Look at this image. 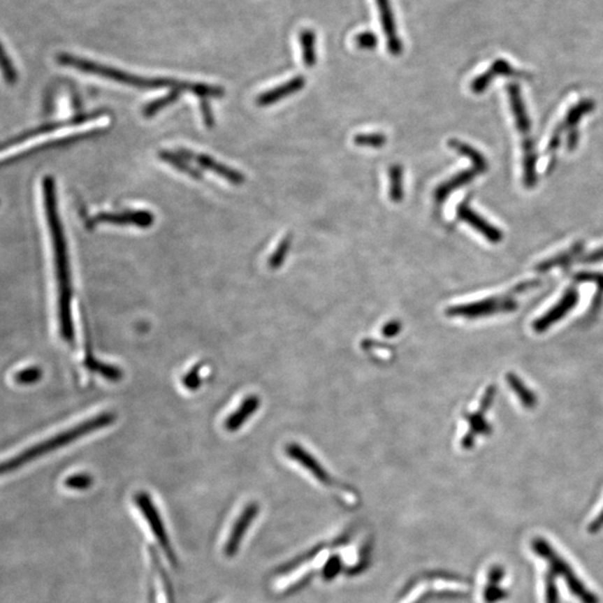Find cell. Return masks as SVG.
Returning <instances> with one entry per match:
<instances>
[{"mask_svg": "<svg viewBox=\"0 0 603 603\" xmlns=\"http://www.w3.org/2000/svg\"><path fill=\"white\" fill-rule=\"evenodd\" d=\"M106 115V110H96V111L89 112V113H82V115H75L64 121H57V122L46 123V124L41 125L37 128L31 129V130L22 132L20 136H14L10 140L6 142L3 145V150L5 151L7 147H13L15 145H20L28 140L34 139L36 136H43V134L52 133L54 131H59L61 129L67 128V126H75V125L84 124V123L89 122V121L96 120L102 115Z\"/></svg>", "mask_w": 603, "mask_h": 603, "instance_id": "obj_7", "label": "cell"}, {"mask_svg": "<svg viewBox=\"0 0 603 603\" xmlns=\"http://www.w3.org/2000/svg\"><path fill=\"white\" fill-rule=\"evenodd\" d=\"M505 597V591L502 588L498 587V586L487 584L486 589L484 591V598H485V601L487 603L497 602V601L502 600Z\"/></svg>", "mask_w": 603, "mask_h": 603, "instance_id": "obj_38", "label": "cell"}, {"mask_svg": "<svg viewBox=\"0 0 603 603\" xmlns=\"http://www.w3.org/2000/svg\"><path fill=\"white\" fill-rule=\"evenodd\" d=\"M94 479L92 475L87 473H78L71 475L65 479L64 485L72 491H87L92 487Z\"/></svg>", "mask_w": 603, "mask_h": 603, "instance_id": "obj_32", "label": "cell"}, {"mask_svg": "<svg viewBox=\"0 0 603 603\" xmlns=\"http://www.w3.org/2000/svg\"><path fill=\"white\" fill-rule=\"evenodd\" d=\"M479 173V170L472 168V169L464 170V171L457 173L456 175H453L449 180L445 181L444 184H440L437 188L436 191H435V201L437 203H444L446 198L451 195L453 190L459 189L460 187L470 184V181L473 180Z\"/></svg>", "mask_w": 603, "mask_h": 603, "instance_id": "obj_20", "label": "cell"}, {"mask_svg": "<svg viewBox=\"0 0 603 603\" xmlns=\"http://www.w3.org/2000/svg\"><path fill=\"white\" fill-rule=\"evenodd\" d=\"M201 115H203V122L208 128H212L215 125V117L212 115V108L209 106L206 99H201Z\"/></svg>", "mask_w": 603, "mask_h": 603, "instance_id": "obj_43", "label": "cell"}, {"mask_svg": "<svg viewBox=\"0 0 603 603\" xmlns=\"http://www.w3.org/2000/svg\"><path fill=\"white\" fill-rule=\"evenodd\" d=\"M154 223V216L147 210H126L122 212H99L87 221V228H94L101 224L111 225H132L140 228H147Z\"/></svg>", "mask_w": 603, "mask_h": 603, "instance_id": "obj_8", "label": "cell"}, {"mask_svg": "<svg viewBox=\"0 0 603 603\" xmlns=\"http://www.w3.org/2000/svg\"><path fill=\"white\" fill-rule=\"evenodd\" d=\"M354 141L356 145H360V147H380L386 145V136L382 133L356 134Z\"/></svg>", "mask_w": 603, "mask_h": 603, "instance_id": "obj_34", "label": "cell"}, {"mask_svg": "<svg viewBox=\"0 0 603 603\" xmlns=\"http://www.w3.org/2000/svg\"><path fill=\"white\" fill-rule=\"evenodd\" d=\"M523 147V178L524 184L532 188L537 184V156L533 140L528 136L522 142Z\"/></svg>", "mask_w": 603, "mask_h": 603, "instance_id": "obj_21", "label": "cell"}, {"mask_svg": "<svg viewBox=\"0 0 603 603\" xmlns=\"http://www.w3.org/2000/svg\"><path fill=\"white\" fill-rule=\"evenodd\" d=\"M57 61L64 66L73 67V68L81 71V72L108 78V80L117 82V83L124 84L129 87H136V89H171V91H179L181 93L190 92L201 99H220L225 95V89L221 87H218V85L180 81V80H175V78H142V76L131 74V73L124 72L122 70H117L115 67L106 66V65L100 64L96 61L78 57V56L72 55V54L59 53L57 55Z\"/></svg>", "mask_w": 603, "mask_h": 603, "instance_id": "obj_2", "label": "cell"}, {"mask_svg": "<svg viewBox=\"0 0 603 603\" xmlns=\"http://www.w3.org/2000/svg\"><path fill=\"white\" fill-rule=\"evenodd\" d=\"M354 42L356 46L362 50H372L378 46V36L373 31H363L356 35Z\"/></svg>", "mask_w": 603, "mask_h": 603, "instance_id": "obj_37", "label": "cell"}, {"mask_svg": "<svg viewBox=\"0 0 603 603\" xmlns=\"http://www.w3.org/2000/svg\"><path fill=\"white\" fill-rule=\"evenodd\" d=\"M579 293L576 289H569L565 295L562 296L561 300L552 307L548 310L545 314L539 317L537 320L532 323V328L537 333H543L548 331L551 326L559 322L562 319H565V315L569 314L579 302Z\"/></svg>", "mask_w": 603, "mask_h": 603, "instance_id": "obj_10", "label": "cell"}, {"mask_svg": "<svg viewBox=\"0 0 603 603\" xmlns=\"http://www.w3.org/2000/svg\"><path fill=\"white\" fill-rule=\"evenodd\" d=\"M85 367L91 370L93 372L99 373L103 378L108 379L110 381H120L123 377L122 370L112 365V364L104 363V362L99 361L95 359L94 356L87 354L85 359Z\"/></svg>", "mask_w": 603, "mask_h": 603, "instance_id": "obj_28", "label": "cell"}, {"mask_svg": "<svg viewBox=\"0 0 603 603\" xmlns=\"http://www.w3.org/2000/svg\"><path fill=\"white\" fill-rule=\"evenodd\" d=\"M259 406L261 398L259 395H250L245 398L236 412L229 414V417L226 419L225 428L231 433L242 428L244 423L259 410Z\"/></svg>", "mask_w": 603, "mask_h": 603, "instance_id": "obj_17", "label": "cell"}, {"mask_svg": "<svg viewBox=\"0 0 603 603\" xmlns=\"http://www.w3.org/2000/svg\"><path fill=\"white\" fill-rule=\"evenodd\" d=\"M517 302L511 292L502 296H493L472 303L453 305L446 310V314L451 317H463L468 320H476L481 317H491L500 313H511L517 310Z\"/></svg>", "mask_w": 603, "mask_h": 603, "instance_id": "obj_5", "label": "cell"}, {"mask_svg": "<svg viewBox=\"0 0 603 603\" xmlns=\"http://www.w3.org/2000/svg\"><path fill=\"white\" fill-rule=\"evenodd\" d=\"M115 421V414L110 412H102V414H96L94 417L84 420L83 423L61 431L59 435L50 437L48 439L39 442L37 445L31 446L13 458L6 460L1 465V474L5 475V474L13 473L15 470L25 466L26 464L33 462L35 459L53 453L59 448L70 445L72 442H76V440L83 438L87 435L92 434L94 431L106 428Z\"/></svg>", "mask_w": 603, "mask_h": 603, "instance_id": "obj_3", "label": "cell"}, {"mask_svg": "<svg viewBox=\"0 0 603 603\" xmlns=\"http://www.w3.org/2000/svg\"><path fill=\"white\" fill-rule=\"evenodd\" d=\"M401 323L398 320H391L384 324V328L381 330V333L386 337H395L398 334L400 333Z\"/></svg>", "mask_w": 603, "mask_h": 603, "instance_id": "obj_42", "label": "cell"}, {"mask_svg": "<svg viewBox=\"0 0 603 603\" xmlns=\"http://www.w3.org/2000/svg\"><path fill=\"white\" fill-rule=\"evenodd\" d=\"M603 528V509L602 511L599 513L598 516L595 517V520L593 522L590 523L589 528H588V531L589 533L595 534L598 533L599 531H601Z\"/></svg>", "mask_w": 603, "mask_h": 603, "instance_id": "obj_45", "label": "cell"}, {"mask_svg": "<svg viewBox=\"0 0 603 603\" xmlns=\"http://www.w3.org/2000/svg\"><path fill=\"white\" fill-rule=\"evenodd\" d=\"M576 281L579 283H595L598 286V292L603 293V274L598 273H582L576 276Z\"/></svg>", "mask_w": 603, "mask_h": 603, "instance_id": "obj_39", "label": "cell"}, {"mask_svg": "<svg viewBox=\"0 0 603 603\" xmlns=\"http://www.w3.org/2000/svg\"><path fill=\"white\" fill-rule=\"evenodd\" d=\"M134 502L136 507L141 511L142 516L145 517L147 525L150 528L151 533L164 551V555L167 556L170 563L173 567H177V558L173 545L168 537L167 528L164 526L161 515L157 509L156 504L153 502L150 495L147 492H139L134 495Z\"/></svg>", "mask_w": 603, "mask_h": 603, "instance_id": "obj_6", "label": "cell"}, {"mask_svg": "<svg viewBox=\"0 0 603 603\" xmlns=\"http://www.w3.org/2000/svg\"><path fill=\"white\" fill-rule=\"evenodd\" d=\"M201 367L203 364H197L182 379V384L190 391H196L201 386Z\"/></svg>", "mask_w": 603, "mask_h": 603, "instance_id": "obj_35", "label": "cell"}, {"mask_svg": "<svg viewBox=\"0 0 603 603\" xmlns=\"http://www.w3.org/2000/svg\"><path fill=\"white\" fill-rule=\"evenodd\" d=\"M287 456L292 458L294 462L298 463L302 467L309 470L312 475L314 476L317 481L323 484H331L332 481L330 479V475L326 473L322 465L317 462L313 455L306 451L305 448L298 445V444H289L286 447Z\"/></svg>", "mask_w": 603, "mask_h": 603, "instance_id": "obj_15", "label": "cell"}, {"mask_svg": "<svg viewBox=\"0 0 603 603\" xmlns=\"http://www.w3.org/2000/svg\"><path fill=\"white\" fill-rule=\"evenodd\" d=\"M42 190L50 240L53 242L56 279H57L59 335L65 342L73 344L75 340V330H74L72 317L73 286L70 261H68L64 229L59 218L55 179L52 175H46L43 178Z\"/></svg>", "mask_w": 603, "mask_h": 603, "instance_id": "obj_1", "label": "cell"}, {"mask_svg": "<svg viewBox=\"0 0 603 603\" xmlns=\"http://www.w3.org/2000/svg\"><path fill=\"white\" fill-rule=\"evenodd\" d=\"M177 152L180 154L181 157H184L187 160H189V161H195L196 164H199L201 167H203V169L208 170V171H212V173H216V175H219L221 178H225L226 180L229 181L233 184H236V186H240V184H244L245 177L242 173H240V171H237V170L233 169V168H229L226 166V164H220L217 160H215L212 157L208 156V154H203V153H195L192 152L190 150H186V149H179Z\"/></svg>", "mask_w": 603, "mask_h": 603, "instance_id": "obj_11", "label": "cell"}, {"mask_svg": "<svg viewBox=\"0 0 603 603\" xmlns=\"http://www.w3.org/2000/svg\"><path fill=\"white\" fill-rule=\"evenodd\" d=\"M377 5L380 14L381 26L386 37L388 50L392 55H400L402 53L403 45L400 37L398 36L397 26L390 0H377Z\"/></svg>", "mask_w": 603, "mask_h": 603, "instance_id": "obj_12", "label": "cell"}, {"mask_svg": "<svg viewBox=\"0 0 603 603\" xmlns=\"http://www.w3.org/2000/svg\"><path fill=\"white\" fill-rule=\"evenodd\" d=\"M546 603H559L558 588H556L553 573H550L546 576Z\"/></svg>", "mask_w": 603, "mask_h": 603, "instance_id": "obj_40", "label": "cell"}, {"mask_svg": "<svg viewBox=\"0 0 603 603\" xmlns=\"http://www.w3.org/2000/svg\"><path fill=\"white\" fill-rule=\"evenodd\" d=\"M603 261V247L600 249H597L593 253L589 255L584 256L582 259L583 263H597V261Z\"/></svg>", "mask_w": 603, "mask_h": 603, "instance_id": "obj_46", "label": "cell"}, {"mask_svg": "<svg viewBox=\"0 0 603 603\" xmlns=\"http://www.w3.org/2000/svg\"><path fill=\"white\" fill-rule=\"evenodd\" d=\"M259 504L249 503L242 509L240 516L237 517L224 546V553L227 558H234L238 553L242 539L259 514Z\"/></svg>", "mask_w": 603, "mask_h": 603, "instance_id": "obj_9", "label": "cell"}, {"mask_svg": "<svg viewBox=\"0 0 603 603\" xmlns=\"http://www.w3.org/2000/svg\"><path fill=\"white\" fill-rule=\"evenodd\" d=\"M305 78L302 75L295 76L286 83L282 84L279 87H274V89L259 95L256 100V103L259 106H272L278 101H281L282 99L287 98L289 95L298 92L305 87Z\"/></svg>", "mask_w": 603, "mask_h": 603, "instance_id": "obj_16", "label": "cell"}, {"mask_svg": "<svg viewBox=\"0 0 603 603\" xmlns=\"http://www.w3.org/2000/svg\"><path fill=\"white\" fill-rule=\"evenodd\" d=\"M495 397H496V386L494 384L487 386L486 391L484 392L483 398H481L479 409L484 412H486L492 407Z\"/></svg>", "mask_w": 603, "mask_h": 603, "instance_id": "obj_41", "label": "cell"}, {"mask_svg": "<svg viewBox=\"0 0 603 603\" xmlns=\"http://www.w3.org/2000/svg\"><path fill=\"white\" fill-rule=\"evenodd\" d=\"M504 576V569L502 567H494L488 573V584L498 586Z\"/></svg>", "mask_w": 603, "mask_h": 603, "instance_id": "obj_44", "label": "cell"}, {"mask_svg": "<svg viewBox=\"0 0 603 603\" xmlns=\"http://www.w3.org/2000/svg\"><path fill=\"white\" fill-rule=\"evenodd\" d=\"M532 548L535 553L548 561L551 569L555 574H559L565 579L571 593L576 595L579 600L582 601V603H599L595 593L586 588L583 582L576 576V573L573 572L572 567L556 553L555 550H553V548L546 542V539L535 537L532 542Z\"/></svg>", "mask_w": 603, "mask_h": 603, "instance_id": "obj_4", "label": "cell"}, {"mask_svg": "<svg viewBox=\"0 0 603 603\" xmlns=\"http://www.w3.org/2000/svg\"><path fill=\"white\" fill-rule=\"evenodd\" d=\"M506 382L511 386V390L515 395L518 398V400L522 403V406L528 410H532L537 406V397L534 395V392L528 389V386L524 384L521 378H518L514 373H507L506 375Z\"/></svg>", "mask_w": 603, "mask_h": 603, "instance_id": "obj_23", "label": "cell"}, {"mask_svg": "<svg viewBox=\"0 0 603 603\" xmlns=\"http://www.w3.org/2000/svg\"><path fill=\"white\" fill-rule=\"evenodd\" d=\"M457 216L459 219L467 223L475 231H479V234L483 235L488 242L496 244L503 240V233L492 224H489L487 220L484 219L477 212H474L467 203H462L457 208Z\"/></svg>", "mask_w": 603, "mask_h": 603, "instance_id": "obj_14", "label": "cell"}, {"mask_svg": "<svg viewBox=\"0 0 603 603\" xmlns=\"http://www.w3.org/2000/svg\"><path fill=\"white\" fill-rule=\"evenodd\" d=\"M300 44L302 48L303 63L307 67L317 64V35L312 29H304L300 34Z\"/></svg>", "mask_w": 603, "mask_h": 603, "instance_id": "obj_26", "label": "cell"}, {"mask_svg": "<svg viewBox=\"0 0 603 603\" xmlns=\"http://www.w3.org/2000/svg\"><path fill=\"white\" fill-rule=\"evenodd\" d=\"M485 414L486 412L479 409V412L465 414V419L467 420L468 423H470V430L467 431V434L463 437L462 442H460V445L464 449H470V448L474 447L476 436H479V435L489 436L492 434V426L489 425L484 417Z\"/></svg>", "mask_w": 603, "mask_h": 603, "instance_id": "obj_18", "label": "cell"}, {"mask_svg": "<svg viewBox=\"0 0 603 603\" xmlns=\"http://www.w3.org/2000/svg\"><path fill=\"white\" fill-rule=\"evenodd\" d=\"M514 73L513 68H511V65L507 64L505 61H497L493 65L488 71H487L485 74L483 75H479V78H475L472 84H470V89L472 91L475 93H481L483 91L486 89V87H488V84L491 83V81H493V78H495V75H497V74H505V75H511Z\"/></svg>", "mask_w": 603, "mask_h": 603, "instance_id": "obj_24", "label": "cell"}, {"mask_svg": "<svg viewBox=\"0 0 603 603\" xmlns=\"http://www.w3.org/2000/svg\"><path fill=\"white\" fill-rule=\"evenodd\" d=\"M180 95L181 92H179V91H171L169 94L164 95L162 98L151 101V102L143 106L142 115L145 117H154L159 111H161L164 108H167V106L175 103V101L180 98Z\"/></svg>", "mask_w": 603, "mask_h": 603, "instance_id": "obj_30", "label": "cell"}, {"mask_svg": "<svg viewBox=\"0 0 603 603\" xmlns=\"http://www.w3.org/2000/svg\"><path fill=\"white\" fill-rule=\"evenodd\" d=\"M1 66H3V74L6 82L8 84H15L17 82V71L15 68L10 57L6 53L5 48H1Z\"/></svg>", "mask_w": 603, "mask_h": 603, "instance_id": "obj_36", "label": "cell"}, {"mask_svg": "<svg viewBox=\"0 0 603 603\" xmlns=\"http://www.w3.org/2000/svg\"><path fill=\"white\" fill-rule=\"evenodd\" d=\"M449 145L453 150L460 153L463 156L467 157L470 161L473 162L474 168L479 170V173L486 171L487 167H488L486 159L484 158L483 154L479 150H476L467 143H464V142L456 139L451 140Z\"/></svg>", "mask_w": 603, "mask_h": 603, "instance_id": "obj_27", "label": "cell"}, {"mask_svg": "<svg viewBox=\"0 0 603 603\" xmlns=\"http://www.w3.org/2000/svg\"><path fill=\"white\" fill-rule=\"evenodd\" d=\"M582 250H583L582 244L574 245V246L565 250L563 253L554 256V257H551V259H546V261H541L535 267V270L537 272L544 273L552 270L554 267L567 266V265L570 264L573 259H576L579 254L581 253Z\"/></svg>", "mask_w": 603, "mask_h": 603, "instance_id": "obj_25", "label": "cell"}, {"mask_svg": "<svg viewBox=\"0 0 603 603\" xmlns=\"http://www.w3.org/2000/svg\"><path fill=\"white\" fill-rule=\"evenodd\" d=\"M158 157L160 160L166 162V164L173 166L175 169L178 170L180 173L184 175H189L190 178L195 180H201L203 179V173L201 170L197 168L192 167L189 164V160H187L184 157H181L178 152H171V151L161 150L159 151Z\"/></svg>", "mask_w": 603, "mask_h": 603, "instance_id": "obj_22", "label": "cell"}, {"mask_svg": "<svg viewBox=\"0 0 603 603\" xmlns=\"http://www.w3.org/2000/svg\"><path fill=\"white\" fill-rule=\"evenodd\" d=\"M43 377V370L39 367H28L20 370L15 375L14 379L17 384L22 386H31L38 382Z\"/></svg>", "mask_w": 603, "mask_h": 603, "instance_id": "obj_33", "label": "cell"}, {"mask_svg": "<svg viewBox=\"0 0 603 603\" xmlns=\"http://www.w3.org/2000/svg\"><path fill=\"white\" fill-rule=\"evenodd\" d=\"M291 245H292V236L289 235V236L284 237L268 259V265H270V268L277 270L283 265L284 261L286 259L287 254L291 249Z\"/></svg>", "mask_w": 603, "mask_h": 603, "instance_id": "obj_31", "label": "cell"}, {"mask_svg": "<svg viewBox=\"0 0 603 603\" xmlns=\"http://www.w3.org/2000/svg\"><path fill=\"white\" fill-rule=\"evenodd\" d=\"M593 108H595V103L591 100L582 101V102H579L576 106H573L572 109L567 112L565 120L562 121L561 124L558 125L554 129L553 133L548 140L546 152H554L558 149V145H560L562 132L567 130V129H572V130L576 129V125L580 122L582 117L593 111Z\"/></svg>", "mask_w": 603, "mask_h": 603, "instance_id": "obj_13", "label": "cell"}, {"mask_svg": "<svg viewBox=\"0 0 603 603\" xmlns=\"http://www.w3.org/2000/svg\"><path fill=\"white\" fill-rule=\"evenodd\" d=\"M389 196L392 203H400L405 196L403 190V168L400 164H392L389 169Z\"/></svg>", "mask_w": 603, "mask_h": 603, "instance_id": "obj_29", "label": "cell"}, {"mask_svg": "<svg viewBox=\"0 0 603 603\" xmlns=\"http://www.w3.org/2000/svg\"><path fill=\"white\" fill-rule=\"evenodd\" d=\"M507 92H509L511 113L514 117L517 130L520 131V133L528 136L530 129H531V121H530L528 112H526L525 104H524L522 95H521L520 87H517L516 84H511L507 87Z\"/></svg>", "mask_w": 603, "mask_h": 603, "instance_id": "obj_19", "label": "cell"}]
</instances>
